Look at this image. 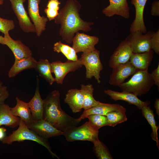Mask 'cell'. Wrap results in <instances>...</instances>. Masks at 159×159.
<instances>
[{
	"mask_svg": "<svg viewBox=\"0 0 159 159\" xmlns=\"http://www.w3.org/2000/svg\"><path fill=\"white\" fill-rule=\"evenodd\" d=\"M81 7L77 1L68 0L54 19L55 23L60 25L59 34L62 40L69 44L72 43L75 33L80 30L90 31L94 24L81 19L79 14Z\"/></svg>",
	"mask_w": 159,
	"mask_h": 159,
	"instance_id": "6da1fadb",
	"label": "cell"
},
{
	"mask_svg": "<svg viewBox=\"0 0 159 159\" xmlns=\"http://www.w3.org/2000/svg\"><path fill=\"white\" fill-rule=\"evenodd\" d=\"M60 96L59 91L55 90L43 100V119L64 132L69 127L77 126L81 120L69 116L62 110Z\"/></svg>",
	"mask_w": 159,
	"mask_h": 159,
	"instance_id": "7a4b0ae2",
	"label": "cell"
},
{
	"mask_svg": "<svg viewBox=\"0 0 159 159\" xmlns=\"http://www.w3.org/2000/svg\"><path fill=\"white\" fill-rule=\"evenodd\" d=\"M148 69L137 70L128 81L118 86L122 91L132 92L137 96L146 94L154 85Z\"/></svg>",
	"mask_w": 159,
	"mask_h": 159,
	"instance_id": "3957f363",
	"label": "cell"
},
{
	"mask_svg": "<svg viewBox=\"0 0 159 159\" xmlns=\"http://www.w3.org/2000/svg\"><path fill=\"white\" fill-rule=\"evenodd\" d=\"M25 140L37 142L46 148L53 157H55L59 159L58 156L52 151L50 146L47 139L41 137L29 129L21 119L18 128L1 141L3 144H11L14 142H22Z\"/></svg>",
	"mask_w": 159,
	"mask_h": 159,
	"instance_id": "277c9868",
	"label": "cell"
},
{
	"mask_svg": "<svg viewBox=\"0 0 159 159\" xmlns=\"http://www.w3.org/2000/svg\"><path fill=\"white\" fill-rule=\"evenodd\" d=\"M76 126L69 127L63 132V135L68 141H88L93 143L99 140V130L94 127L89 121L80 126Z\"/></svg>",
	"mask_w": 159,
	"mask_h": 159,
	"instance_id": "5b68a950",
	"label": "cell"
},
{
	"mask_svg": "<svg viewBox=\"0 0 159 159\" xmlns=\"http://www.w3.org/2000/svg\"><path fill=\"white\" fill-rule=\"evenodd\" d=\"M100 52L96 49L88 52L83 53L80 58L86 69V77L90 79L94 77L98 83L101 82L100 73L103 66L100 57Z\"/></svg>",
	"mask_w": 159,
	"mask_h": 159,
	"instance_id": "8992f818",
	"label": "cell"
},
{
	"mask_svg": "<svg viewBox=\"0 0 159 159\" xmlns=\"http://www.w3.org/2000/svg\"><path fill=\"white\" fill-rule=\"evenodd\" d=\"M52 72L55 76V80L58 84H62L64 78L70 72H74L83 66L80 59L76 61L68 60L63 62L60 61L51 63Z\"/></svg>",
	"mask_w": 159,
	"mask_h": 159,
	"instance_id": "52a82bcc",
	"label": "cell"
},
{
	"mask_svg": "<svg viewBox=\"0 0 159 159\" xmlns=\"http://www.w3.org/2000/svg\"><path fill=\"white\" fill-rule=\"evenodd\" d=\"M154 32L149 31L143 34L142 32L137 31L130 33L125 40L129 42L133 53H142L151 50V38Z\"/></svg>",
	"mask_w": 159,
	"mask_h": 159,
	"instance_id": "ba28073f",
	"label": "cell"
},
{
	"mask_svg": "<svg viewBox=\"0 0 159 159\" xmlns=\"http://www.w3.org/2000/svg\"><path fill=\"white\" fill-rule=\"evenodd\" d=\"M12 9L19 21L20 28L26 33L36 32L33 23L24 7V3L26 0H9Z\"/></svg>",
	"mask_w": 159,
	"mask_h": 159,
	"instance_id": "9c48e42d",
	"label": "cell"
},
{
	"mask_svg": "<svg viewBox=\"0 0 159 159\" xmlns=\"http://www.w3.org/2000/svg\"><path fill=\"white\" fill-rule=\"evenodd\" d=\"M42 0H28V10L29 17L34 25L36 33L40 37L46 29L48 20L47 17L41 16L39 14V5Z\"/></svg>",
	"mask_w": 159,
	"mask_h": 159,
	"instance_id": "30bf717a",
	"label": "cell"
},
{
	"mask_svg": "<svg viewBox=\"0 0 159 159\" xmlns=\"http://www.w3.org/2000/svg\"><path fill=\"white\" fill-rule=\"evenodd\" d=\"M27 126L38 135L46 139L63 134V132L57 129L43 118L33 120Z\"/></svg>",
	"mask_w": 159,
	"mask_h": 159,
	"instance_id": "8fae6325",
	"label": "cell"
},
{
	"mask_svg": "<svg viewBox=\"0 0 159 159\" xmlns=\"http://www.w3.org/2000/svg\"><path fill=\"white\" fill-rule=\"evenodd\" d=\"M133 54L129 42L125 39L122 41L110 57L109 62L110 67L112 68L128 62Z\"/></svg>",
	"mask_w": 159,
	"mask_h": 159,
	"instance_id": "7c38bea8",
	"label": "cell"
},
{
	"mask_svg": "<svg viewBox=\"0 0 159 159\" xmlns=\"http://www.w3.org/2000/svg\"><path fill=\"white\" fill-rule=\"evenodd\" d=\"M98 37L77 32L74 37L72 47L77 53L92 51L96 49L95 46L99 42Z\"/></svg>",
	"mask_w": 159,
	"mask_h": 159,
	"instance_id": "4fadbf2b",
	"label": "cell"
},
{
	"mask_svg": "<svg viewBox=\"0 0 159 159\" xmlns=\"http://www.w3.org/2000/svg\"><path fill=\"white\" fill-rule=\"evenodd\" d=\"M112 69L109 83L111 85L117 86L124 82L127 78L133 74L137 70L130 61L116 66Z\"/></svg>",
	"mask_w": 159,
	"mask_h": 159,
	"instance_id": "5bb4252c",
	"label": "cell"
},
{
	"mask_svg": "<svg viewBox=\"0 0 159 159\" xmlns=\"http://www.w3.org/2000/svg\"><path fill=\"white\" fill-rule=\"evenodd\" d=\"M104 92L115 101L119 100L124 101L129 104L135 105L140 110H141L143 107L149 105L150 104V101H142L135 94L128 92L122 91V92H120L107 89L105 90Z\"/></svg>",
	"mask_w": 159,
	"mask_h": 159,
	"instance_id": "9a60e30c",
	"label": "cell"
},
{
	"mask_svg": "<svg viewBox=\"0 0 159 159\" xmlns=\"http://www.w3.org/2000/svg\"><path fill=\"white\" fill-rule=\"evenodd\" d=\"M147 0H131V4L135 8V18L131 25L130 31L131 34L139 31L143 34L147 32L143 19L145 7Z\"/></svg>",
	"mask_w": 159,
	"mask_h": 159,
	"instance_id": "2e32d148",
	"label": "cell"
},
{
	"mask_svg": "<svg viewBox=\"0 0 159 159\" xmlns=\"http://www.w3.org/2000/svg\"><path fill=\"white\" fill-rule=\"evenodd\" d=\"M109 5L103 9L102 13L106 16L117 15L127 19L129 18L130 7L127 0H109Z\"/></svg>",
	"mask_w": 159,
	"mask_h": 159,
	"instance_id": "e0dca14e",
	"label": "cell"
},
{
	"mask_svg": "<svg viewBox=\"0 0 159 159\" xmlns=\"http://www.w3.org/2000/svg\"><path fill=\"white\" fill-rule=\"evenodd\" d=\"M4 45H7L13 53L15 59H19L32 56V51L20 40H14L9 34L4 35Z\"/></svg>",
	"mask_w": 159,
	"mask_h": 159,
	"instance_id": "ac0fdd59",
	"label": "cell"
},
{
	"mask_svg": "<svg viewBox=\"0 0 159 159\" xmlns=\"http://www.w3.org/2000/svg\"><path fill=\"white\" fill-rule=\"evenodd\" d=\"M39 80L37 76V84L34 94L28 102L33 120H36L43 118V100L39 92Z\"/></svg>",
	"mask_w": 159,
	"mask_h": 159,
	"instance_id": "d6986e66",
	"label": "cell"
},
{
	"mask_svg": "<svg viewBox=\"0 0 159 159\" xmlns=\"http://www.w3.org/2000/svg\"><path fill=\"white\" fill-rule=\"evenodd\" d=\"M126 110L122 105L117 104H108L100 102L97 105L88 109L84 110L80 117L82 120L91 115L97 114L106 116L109 112L114 111Z\"/></svg>",
	"mask_w": 159,
	"mask_h": 159,
	"instance_id": "ffe728a7",
	"label": "cell"
},
{
	"mask_svg": "<svg viewBox=\"0 0 159 159\" xmlns=\"http://www.w3.org/2000/svg\"><path fill=\"white\" fill-rule=\"evenodd\" d=\"M64 100L74 113L81 111L83 108L84 97L81 90H69L66 94Z\"/></svg>",
	"mask_w": 159,
	"mask_h": 159,
	"instance_id": "44dd1931",
	"label": "cell"
},
{
	"mask_svg": "<svg viewBox=\"0 0 159 159\" xmlns=\"http://www.w3.org/2000/svg\"><path fill=\"white\" fill-rule=\"evenodd\" d=\"M154 51L152 50L140 53H133L130 62L137 70H145L148 69L153 58Z\"/></svg>",
	"mask_w": 159,
	"mask_h": 159,
	"instance_id": "7402d4cb",
	"label": "cell"
},
{
	"mask_svg": "<svg viewBox=\"0 0 159 159\" xmlns=\"http://www.w3.org/2000/svg\"><path fill=\"white\" fill-rule=\"evenodd\" d=\"M16 106L11 107L10 110L14 116L19 117L27 125L33 120L28 103L16 97Z\"/></svg>",
	"mask_w": 159,
	"mask_h": 159,
	"instance_id": "603a6c76",
	"label": "cell"
},
{
	"mask_svg": "<svg viewBox=\"0 0 159 159\" xmlns=\"http://www.w3.org/2000/svg\"><path fill=\"white\" fill-rule=\"evenodd\" d=\"M37 61L31 56L19 59H15L14 64L9 71V78L14 77L20 72L26 69L34 68Z\"/></svg>",
	"mask_w": 159,
	"mask_h": 159,
	"instance_id": "cb8c5ba5",
	"label": "cell"
},
{
	"mask_svg": "<svg viewBox=\"0 0 159 159\" xmlns=\"http://www.w3.org/2000/svg\"><path fill=\"white\" fill-rule=\"evenodd\" d=\"M10 108L4 102L0 104V126L4 125L14 128L19 126L20 118L12 114Z\"/></svg>",
	"mask_w": 159,
	"mask_h": 159,
	"instance_id": "d4e9b609",
	"label": "cell"
},
{
	"mask_svg": "<svg viewBox=\"0 0 159 159\" xmlns=\"http://www.w3.org/2000/svg\"><path fill=\"white\" fill-rule=\"evenodd\" d=\"M34 69L38 72L39 75L50 85H52L55 82L52 74L51 64L47 59H40Z\"/></svg>",
	"mask_w": 159,
	"mask_h": 159,
	"instance_id": "484cf974",
	"label": "cell"
},
{
	"mask_svg": "<svg viewBox=\"0 0 159 159\" xmlns=\"http://www.w3.org/2000/svg\"><path fill=\"white\" fill-rule=\"evenodd\" d=\"M143 116L145 117L150 125L152 130L151 136L152 139L156 143V145L159 148V140L158 138V130L159 126L156 125L154 117L153 111L149 105L143 107L141 109Z\"/></svg>",
	"mask_w": 159,
	"mask_h": 159,
	"instance_id": "4316f807",
	"label": "cell"
},
{
	"mask_svg": "<svg viewBox=\"0 0 159 159\" xmlns=\"http://www.w3.org/2000/svg\"><path fill=\"white\" fill-rule=\"evenodd\" d=\"M81 90L84 97L83 108L84 110L98 105L100 102L95 100L93 95L94 89L92 85L81 84Z\"/></svg>",
	"mask_w": 159,
	"mask_h": 159,
	"instance_id": "83f0119b",
	"label": "cell"
},
{
	"mask_svg": "<svg viewBox=\"0 0 159 159\" xmlns=\"http://www.w3.org/2000/svg\"><path fill=\"white\" fill-rule=\"evenodd\" d=\"M54 51L63 54L68 60L76 61L78 59L74 49L69 45L62 43L60 41L54 44Z\"/></svg>",
	"mask_w": 159,
	"mask_h": 159,
	"instance_id": "f1b7e54d",
	"label": "cell"
},
{
	"mask_svg": "<svg viewBox=\"0 0 159 159\" xmlns=\"http://www.w3.org/2000/svg\"><path fill=\"white\" fill-rule=\"evenodd\" d=\"M126 110L114 111L108 113L106 115L107 119V126L114 127L126 121L127 119L125 114Z\"/></svg>",
	"mask_w": 159,
	"mask_h": 159,
	"instance_id": "f546056e",
	"label": "cell"
},
{
	"mask_svg": "<svg viewBox=\"0 0 159 159\" xmlns=\"http://www.w3.org/2000/svg\"><path fill=\"white\" fill-rule=\"evenodd\" d=\"M93 150L99 159H112L113 158L108 149L104 144L98 140L93 143Z\"/></svg>",
	"mask_w": 159,
	"mask_h": 159,
	"instance_id": "4dcf8cb0",
	"label": "cell"
},
{
	"mask_svg": "<svg viewBox=\"0 0 159 159\" xmlns=\"http://www.w3.org/2000/svg\"><path fill=\"white\" fill-rule=\"evenodd\" d=\"M61 3L58 0H49L47 7L44 10L48 20L51 21L54 19L59 14V5Z\"/></svg>",
	"mask_w": 159,
	"mask_h": 159,
	"instance_id": "1f68e13d",
	"label": "cell"
},
{
	"mask_svg": "<svg viewBox=\"0 0 159 159\" xmlns=\"http://www.w3.org/2000/svg\"><path fill=\"white\" fill-rule=\"evenodd\" d=\"M86 118L95 128L97 130L101 127L107 126V119L106 116L97 114H92L87 116Z\"/></svg>",
	"mask_w": 159,
	"mask_h": 159,
	"instance_id": "d6a6232c",
	"label": "cell"
},
{
	"mask_svg": "<svg viewBox=\"0 0 159 159\" xmlns=\"http://www.w3.org/2000/svg\"><path fill=\"white\" fill-rule=\"evenodd\" d=\"M15 25L13 20L2 18L0 17V32L4 35L9 34L10 31L13 29Z\"/></svg>",
	"mask_w": 159,
	"mask_h": 159,
	"instance_id": "836d02e7",
	"label": "cell"
},
{
	"mask_svg": "<svg viewBox=\"0 0 159 159\" xmlns=\"http://www.w3.org/2000/svg\"><path fill=\"white\" fill-rule=\"evenodd\" d=\"M151 49L157 54H159V30L152 34L150 40Z\"/></svg>",
	"mask_w": 159,
	"mask_h": 159,
	"instance_id": "e575fe53",
	"label": "cell"
},
{
	"mask_svg": "<svg viewBox=\"0 0 159 159\" xmlns=\"http://www.w3.org/2000/svg\"><path fill=\"white\" fill-rule=\"evenodd\" d=\"M9 95L7 87L4 85L3 82L0 81V104L4 102Z\"/></svg>",
	"mask_w": 159,
	"mask_h": 159,
	"instance_id": "d590c367",
	"label": "cell"
},
{
	"mask_svg": "<svg viewBox=\"0 0 159 159\" xmlns=\"http://www.w3.org/2000/svg\"><path fill=\"white\" fill-rule=\"evenodd\" d=\"M154 85L159 87V63L157 68L154 69L150 74Z\"/></svg>",
	"mask_w": 159,
	"mask_h": 159,
	"instance_id": "8d00e7d4",
	"label": "cell"
},
{
	"mask_svg": "<svg viewBox=\"0 0 159 159\" xmlns=\"http://www.w3.org/2000/svg\"><path fill=\"white\" fill-rule=\"evenodd\" d=\"M151 14L153 16H159V1L155 0L153 1L151 5Z\"/></svg>",
	"mask_w": 159,
	"mask_h": 159,
	"instance_id": "74e56055",
	"label": "cell"
},
{
	"mask_svg": "<svg viewBox=\"0 0 159 159\" xmlns=\"http://www.w3.org/2000/svg\"><path fill=\"white\" fill-rule=\"evenodd\" d=\"M6 129L3 127H0V140L3 139L5 136Z\"/></svg>",
	"mask_w": 159,
	"mask_h": 159,
	"instance_id": "f35d334b",
	"label": "cell"
},
{
	"mask_svg": "<svg viewBox=\"0 0 159 159\" xmlns=\"http://www.w3.org/2000/svg\"><path fill=\"white\" fill-rule=\"evenodd\" d=\"M154 107L156 109V112L157 114L159 115V99H156L155 102Z\"/></svg>",
	"mask_w": 159,
	"mask_h": 159,
	"instance_id": "ab89813d",
	"label": "cell"
},
{
	"mask_svg": "<svg viewBox=\"0 0 159 159\" xmlns=\"http://www.w3.org/2000/svg\"><path fill=\"white\" fill-rule=\"evenodd\" d=\"M4 37L0 35V44L4 45Z\"/></svg>",
	"mask_w": 159,
	"mask_h": 159,
	"instance_id": "60d3db41",
	"label": "cell"
},
{
	"mask_svg": "<svg viewBox=\"0 0 159 159\" xmlns=\"http://www.w3.org/2000/svg\"><path fill=\"white\" fill-rule=\"evenodd\" d=\"M3 0H0V5L3 4Z\"/></svg>",
	"mask_w": 159,
	"mask_h": 159,
	"instance_id": "b9f144b4",
	"label": "cell"
},
{
	"mask_svg": "<svg viewBox=\"0 0 159 159\" xmlns=\"http://www.w3.org/2000/svg\"></svg>",
	"mask_w": 159,
	"mask_h": 159,
	"instance_id": "7bdbcfd3",
	"label": "cell"
}]
</instances>
